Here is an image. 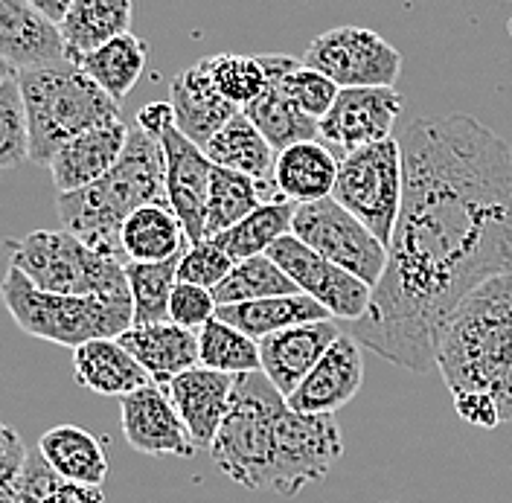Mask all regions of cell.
I'll list each match as a JSON object with an SVG mask.
<instances>
[{"mask_svg":"<svg viewBox=\"0 0 512 503\" xmlns=\"http://www.w3.org/2000/svg\"><path fill=\"white\" fill-rule=\"evenodd\" d=\"M405 195L367 315L341 323L411 373L437 370L448 317L480 283L512 274V149L472 114L402 131Z\"/></svg>","mask_w":512,"mask_h":503,"instance_id":"1","label":"cell"},{"mask_svg":"<svg viewBox=\"0 0 512 503\" xmlns=\"http://www.w3.org/2000/svg\"><path fill=\"white\" fill-rule=\"evenodd\" d=\"M437 370L451 396L486 393L512 422V274L472 288L448 317Z\"/></svg>","mask_w":512,"mask_h":503,"instance_id":"2","label":"cell"},{"mask_svg":"<svg viewBox=\"0 0 512 503\" xmlns=\"http://www.w3.org/2000/svg\"><path fill=\"white\" fill-rule=\"evenodd\" d=\"M146 204H169V198L160 140L140 126L131 131L123 158L99 181L73 192H59L56 201L64 230L120 262H128L123 227L128 216Z\"/></svg>","mask_w":512,"mask_h":503,"instance_id":"3","label":"cell"},{"mask_svg":"<svg viewBox=\"0 0 512 503\" xmlns=\"http://www.w3.org/2000/svg\"><path fill=\"white\" fill-rule=\"evenodd\" d=\"M21 91L30 117V163L44 169L73 137L123 120L120 102L76 64L24 70Z\"/></svg>","mask_w":512,"mask_h":503,"instance_id":"4","label":"cell"},{"mask_svg":"<svg viewBox=\"0 0 512 503\" xmlns=\"http://www.w3.org/2000/svg\"><path fill=\"white\" fill-rule=\"evenodd\" d=\"M3 303L24 335L50 344L76 346L96 338H120L134 326V303L102 294H53L32 283L21 268H9Z\"/></svg>","mask_w":512,"mask_h":503,"instance_id":"5","label":"cell"},{"mask_svg":"<svg viewBox=\"0 0 512 503\" xmlns=\"http://www.w3.org/2000/svg\"><path fill=\"white\" fill-rule=\"evenodd\" d=\"M286 405V396L262 370L236 376L233 402L210 448L224 477L251 492H268L277 448V422Z\"/></svg>","mask_w":512,"mask_h":503,"instance_id":"6","label":"cell"},{"mask_svg":"<svg viewBox=\"0 0 512 503\" xmlns=\"http://www.w3.org/2000/svg\"><path fill=\"white\" fill-rule=\"evenodd\" d=\"M12 265L53 294H102L131 300L126 262L94 251L70 230H32L9 242Z\"/></svg>","mask_w":512,"mask_h":503,"instance_id":"7","label":"cell"},{"mask_svg":"<svg viewBox=\"0 0 512 503\" xmlns=\"http://www.w3.org/2000/svg\"><path fill=\"white\" fill-rule=\"evenodd\" d=\"M405 195L402 143L387 137L373 146H361L338 163V181L332 198H338L352 216L364 221L384 245L393 239Z\"/></svg>","mask_w":512,"mask_h":503,"instance_id":"8","label":"cell"},{"mask_svg":"<svg viewBox=\"0 0 512 503\" xmlns=\"http://www.w3.org/2000/svg\"><path fill=\"white\" fill-rule=\"evenodd\" d=\"M291 233L367 285L376 288L382 280L387 268V245L358 216H352L338 198L326 195L318 201L297 204Z\"/></svg>","mask_w":512,"mask_h":503,"instance_id":"9","label":"cell"},{"mask_svg":"<svg viewBox=\"0 0 512 503\" xmlns=\"http://www.w3.org/2000/svg\"><path fill=\"white\" fill-rule=\"evenodd\" d=\"M341 454L344 440L332 413H300L286 405L277 422V448L268 492L280 498L300 495L303 486L326 477Z\"/></svg>","mask_w":512,"mask_h":503,"instance_id":"10","label":"cell"},{"mask_svg":"<svg viewBox=\"0 0 512 503\" xmlns=\"http://www.w3.org/2000/svg\"><path fill=\"white\" fill-rule=\"evenodd\" d=\"M303 62L326 73L338 88H396L402 73V53L367 27H335L318 35Z\"/></svg>","mask_w":512,"mask_h":503,"instance_id":"11","label":"cell"},{"mask_svg":"<svg viewBox=\"0 0 512 503\" xmlns=\"http://www.w3.org/2000/svg\"><path fill=\"white\" fill-rule=\"evenodd\" d=\"M268 256L286 271L303 294L315 297L335 320L352 323V320L367 315L373 285L358 280L347 268H341L332 259L312 251L294 233H286L283 239H277L268 248Z\"/></svg>","mask_w":512,"mask_h":503,"instance_id":"12","label":"cell"},{"mask_svg":"<svg viewBox=\"0 0 512 503\" xmlns=\"http://www.w3.org/2000/svg\"><path fill=\"white\" fill-rule=\"evenodd\" d=\"M163 160H166V198L175 216L181 219L187 239L201 242L204 224H207V201H210V178H213V160L190 140L181 128L175 126V117L166 120V126L158 134Z\"/></svg>","mask_w":512,"mask_h":503,"instance_id":"13","label":"cell"},{"mask_svg":"<svg viewBox=\"0 0 512 503\" xmlns=\"http://www.w3.org/2000/svg\"><path fill=\"white\" fill-rule=\"evenodd\" d=\"M402 114V96L396 88H341L335 105L320 120V140L341 160L361 146H373L393 137Z\"/></svg>","mask_w":512,"mask_h":503,"instance_id":"14","label":"cell"},{"mask_svg":"<svg viewBox=\"0 0 512 503\" xmlns=\"http://www.w3.org/2000/svg\"><path fill=\"white\" fill-rule=\"evenodd\" d=\"M123 434L126 442L149 457H192L198 448L178 410L172 405L166 387L149 381L120 399Z\"/></svg>","mask_w":512,"mask_h":503,"instance_id":"15","label":"cell"},{"mask_svg":"<svg viewBox=\"0 0 512 503\" xmlns=\"http://www.w3.org/2000/svg\"><path fill=\"white\" fill-rule=\"evenodd\" d=\"M0 62L18 73L41 67H67L62 27L27 0H0Z\"/></svg>","mask_w":512,"mask_h":503,"instance_id":"16","label":"cell"},{"mask_svg":"<svg viewBox=\"0 0 512 503\" xmlns=\"http://www.w3.org/2000/svg\"><path fill=\"white\" fill-rule=\"evenodd\" d=\"M341 332H344L341 320L326 317L303 326H288L283 332L262 338L259 341L262 373L288 399L300 387V381L315 370L326 349L341 338Z\"/></svg>","mask_w":512,"mask_h":503,"instance_id":"17","label":"cell"},{"mask_svg":"<svg viewBox=\"0 0 512 503\" xmlns=\"http://www.w3.org/2000/svg\"><path fill=\"white\" fill-rule=\"evenodd\" d=\"M364 381V352L361 344L344 329L341 338L326 349L315 370L300 381L288 396V408L300 413H335L350 405Z\"/></svg>","mask_w":512,"mask_h":503,"instance_id":"18","label":"cell"},{"mask_svg":"<svg viewBox=\"0 0 512 503\" xmlns=\"http://www.w3.org/2000/svg\"><path fill=\"white\" fill-rule=\"evenodd\" d=\"M233 387H236V376L210 370L204 364L192 367L166 384V393L178 410V416L184 419L198 451L213 448L224 416L230 410V402H233Z\"/></svg>","mask_w":512,"mask_h":503,"instance_id":"19","label":"cell"},{"mask_svg":"<svg viewBox=\"0 0 512 503\" xmlns=\"http://www.w3.org/2000/svg\"><path fill=\"white\" fill-rule=\"evenodd\" d=\"M265 64H268V73H271V85L265 88V94L254 99L242 111L251 117V123L265 134V140L277 152H283L294 143H303V140H320L318 120L309 117L283 88V76L297 64V59L271 53V56H265Z\"/></svg>","mask_w":512,"mask_h":503,"instance_id":"20","label":"cell"},{"mask_svg":"<svg viewBox=\"0 0 512 503\" xmlns=\"http://www.w3.org/2000/svg\"><path fill=\"white\" fill-rule=\"evenodd\" d=\"M172 111L175 126L181 128L198 146H207L216 131H222L242 108L233 105L227 96L219 94V88L210 79V67L201 59L187 70H181L172 79Z\"/></svg>","mask_w":512,"mask_h":503,"instance_id":"21","label":"cell"},{"mask_svg":"<svg viewBox=\"0 0 512 503\" xmlns=\"http://www.w3.org/2000/svg\"><path fill=\"white\" fill-rule=\"evenodd\" d=\"M131 131L123 120L91 128L70 143H64L59 155L50 163V175L59 192L88 187L99 181L117 160L123 158Z\"/></svg>","mask_w":512,"mask_h":503,"instance_id":"22","label":"cell"},{"mask_svg":"<svg viewBox=\"0 0 512 503\" xmlns=\"http://www.w3.org/2000/svg\"><path fill=\"white\" fill-rule=\"evenodd\" d=\"M204 152L213 163L254 178L265 201L283 198L277 189V149L265 140V134L251 123L245 111H239L222 131H216L213 140L204 146Z\"/></svg>","mask_w":512,"mask_h":503,"instance_id":"23","label":"cell"},{"mask_svg":"<svg viewBox=\"0 0 512 503\" xmlns=\"http://www.w3.org/2000/svg\"><path fill=\"white\" fill-rule=\"evenodd\" d=\"M120 344L143 364L155 384L166 387L172 378L201 364L198 358V332L178 326L172 320L131 326L120 335Z\"/></svg>","mask_w":512,"mask_h":503,"instance_id":"24","label":"cell"},{"mask_svg":"<svg viewBox=\"0 0 512 503\" xmlns=\"http://www.w3.org/2000/svg\"><path fill=\"white\" fill-rule=\"evenodd\" d=\"M73 376L96 396L123 399L146 387L152 376L143 364L120 344V338H96L73 349Z\"/></svg>","mask_w":512,"mask_h":503,"instance_id":"25","label":"cell"},{"mask_svg":"<svg viewBox=\"0 0 512 503\" xmlns=\"http://www.w3.org/2000/svg\"><path fill=\"white\" fill-rule=\"evenodd\" d=\"M338 163L341 160L323 140L294 143L277 152V189L294 204L326 198L338 181Z\"/></svg>","mask_w":512,"mask_h":503,"instance_id":"26","label":"cell"},{"mask_svg":"<svg viewBox=\"0 0 512 503\" xmlns=\"http://www.w3.org/2000/svg\"><path fill=\"white\" fill-rule=\"evenodd\" d=\"M216 317L227 320L230 326L242 329L254 341H262L274 332H283L288 326H303L332 317L315 297L297 291V294H280V297H265V300H251V303H230L219 306Z\"/></svg>","mask_w":512,"mask_h":503,"instance_id":"27","label":"cell"},{"mask_svg":"<svg viewBox=\"0 0 512 503\" xmlns=\"http://www.w3.org/2000/svg\"><path fill=\"white\" fill-rule=\"evenodd\" d=\"M131 15H134L131 0H73L70 12L59 24L67 41L70 64L79 67V62L88 53H94L96 47L128 32Z\"/></svg>","mask_w":512,"mask_h":503,"instance_id":"28","label":"cell"},{"mask_svg":"<svg viewBox=\"0 0 512 503\" xmlns=\"http://www.w3.org/2000/svg\"><path fill=\"white\" fill-rule=\"evenodd\" d=\"M190 239L169 204H146L128 216L123 248L134 262H163L187 251Z\"/></svg>","mask_w":512,"mask_h":503,"instance_id":"29","label":"cell"},{"mask_svg":"<svg viewBox=\"0 0 512 503\" xmlns=\"http://www.w3.org/2000/svg\"><path fill=\"white\" fill-rule=\"evenodd\" d=\"M38 451L47 457V463L82 486H102L108 477V457L102 451V442L91 431L79 425H59L41 434Z\"/></svg>","mask_w":512,"mask_h":503,"instance_id":"30","label":"cell"},{"mask_svg":"<svg viewBox=\"0 0 512 503\" xmlns=\"http://www.w3.org/2000/svg\"><path fill=\"white\" fill-rule=\"evenodd\" d=\"M149 59V44L143 38H137L134 32H123L117 38H111L108 44L96 47L94 53H88L79 67L94 79L99 88H105L117 102H123L134 85L140 82L143 70Z\"/></svg>","mask_w":512,"mask_h":503,"instance_id":"31","label":"cell"},{"mask_svg":"<svg viewBox=\"0 0 512 503\" xmlns=\"http://www.w3.org/2000/svg\"><path fill=\"white\" fill-rule=\"evenodd\" d=\"M12 503H105L102 486H82L56 472L47 457L35 448L12 486L0 489Z\"/></svg>","mask_w":512,"mask_h":503,"instance_id":"32","label":"cell"},{"mask_svg":"<svg viewBox=\"0 0 512 503\" xmlns=\"http://www.w3.org/2000/svg\"><path fill=\"white\" fill-rule=\"evenodd\" d=\"M294 210L297 204L280 198V201H265L262 207H256L251 216L227 227L224 233L213 236L224 251L230 253L236 262L251 259L259 253H268V248L283 239L286 233H291V221H294Z\"/></svg>","mask_w":512,"mask_h":503,"instance_id":"33","label":"cell"},{"mask_svg":"<svg viewBox=\"0 0 512 503\" xmlns=\"http://www.w3.org/2000/svg\"><path fill=\"white\" fill-rule=\"evenodd\" d=\"M265 204V195L254 178L227 169V166H213V178H210V201H207V224H204V236L213 239L224 233L227 227L239 224L245 216H251L256 207Z\"/></svg>","mask_w":512,"mask_h":503,"instance_id":"34","label":"cell"},{"mask_svg":"<svg viewBox=\"0 0 512 503\" xmlns=\"http://www.w3.org/2000/svg\"><path fill=\"white\" fill-rule=\"evenodd\" d=\"M178 262L181 256L163 262H126L128 288L134 303V326L163 323L169 320V300L178 283Z\"/></svg>","mask_w":512,"mask_h":503,"instance_id":"35","label":"cell"},{"mask_svg":"<svg viewBox=\"0 0 512 503\" xmlns=\"http://www.w3.org/2000/svg\"><path fill=\"white\" fill-rule=\"evenodd\" d=\"M198 358L204 367L230 373V376L262 370L259 341L245 335L242 329L230 326L222 317H213L210 323L198 329Z\"/></svg>","mask_w":512,"mask_h":503,"instance_id":"36","label":"cell"},{"mask_svg":"<svg viewBox=\"0 0 512 503\" xmlns=\"http://www.w3.org/2000/svg\"><path fill=\"white\" fill-rule=\"evenodd\" d=\"M300 288L288 277L286 271L268 256L259 253L251 259H242L233 265L219 288H213L219 306L230 303H251V300H265V297H280V294H297Z\"/></svg>","mask_w":512,"mask_h":503,"instance_id":"37","label":"cell"},{"mask_svg":"<svg viewBox=\"0 0 512 503\" xmlns=\"http://www.w3.org/2000/svg\"><path fill=\"white\" fill-rule=\"evenodd\" d=\"M30 160V117L21 91V73L0 67V166L15 169Z\"/></svg>","mask_w":512,"mask_h":503,"instance_id":"38","label":"cell"},{"mask_svg":"<svg viewBox=\"0 0 512 503\" xmlns=\"http://www.w3.org/2000/svg\"><path fill=\"white\" fill-rule=\"evenodd\" d=\"M204 62L210 67V79L219 88V94L227 96L239 108H248L271 85V73H268L265 56L219 53V56H207Z\"/></svg>","mask_w":512,"mask_h":503,"instance_id":"39","label":"cell"},{"mask_svg":"<svg viewBox=\"0 0 512 503\" xmlns=\"http://www.w3.org/2000/svg\"><path fill=\"white\" fill-rule=\"evenodd\" d=\"M283 88L286 94L315 120H323L329 114V108L335 105V99L341 94V88L315 67H309L306 62H297L286 76H283Z\"/></svg>","mask_w":512,"mask_h":503,"instance_id":"40","label":"cell"},{"mask_svg":"<svg viewBox=\"0 0 512 503\" xmlns=\"http://www.w3.org/2000/svg\"><path fill=\"white\" fill-rule=\"evenodd\" d=\"M233 265L236 259L224 251L216 239H201V242H190L187 251L181 253L178 280L204 285V288H219L233 271Z\"/></svg>","mask_w":512,"mask_h":503,"instance_id":"41","label":"cell"},{"mask_svg":"<svg viewBox=\"0 0 512 503\" xmlns=\"http://www.w3.org/2000/svg\"><path fill=\"white\" fill-rule=\"evenodd\" d=\"M216 312H219V300H216L213 288L184 283V280L175 283L172 300H169V320L172 323L198 332L204 323H210L216 317Z\"/></svg>","mask_w":512,"mask_h":503,"instance_id":"42","label":"cell"},{"mask_svg":"<svg viewBox=\"0 0 512 503\" xmlns=\"http://www.w3.org/2000/svg\"><path fill=\"white\" fill-rule=\"evenodd\" d=\"M454 408L460 413V419H466L469 425H478V428H498L501 425L498 405L486 393H463V396H454Z\"/></svg>","mask_w":512,"mask_h":503,"instance_id":"43","label":"cell"},{"mask_svg":"<svg viewBox=\"0 0 512 503\" xmlns=\"http://www.w3.org/2000/svg\"><path fill=\"white\" fill-rule=\"evenodd\" d=\"M0 437H3V442H0V489H6V486H12L15 477L21 474L30 451L24 448V440H21L9 425H3Z\"/></svg>","mask_w":512,"mask_h":503,"instance_id":"44","label":"cell"},{"mask_svg":"<svg viewBox=\"0 0 512 503\" xmlns=\"http://www.w3.org/2000/svg\"><path fill=\"white\" fill-rule=\"evenodd\" d=\"M30 6H35L38 12H44L50 21H56V24H62L64 15L70 12V6H73V0H27Z\"/></svg>","mask_w":512,"mask_h":503,"instance_id":"45","label":"cell"},{"mask_svg":"<svg viewBox=\"0 0 512 503\" xmlns=\"http://www.w3.org/2000/svg\"><path fill=\"white\" fill-rule=\"evenodd\" d=\"M0 503H12V501H9V498H6V495H0Z\"/></svg>","mask_w":512,"mask_h":503,"instance_id":"46","label":"cell"}]
</instances>
